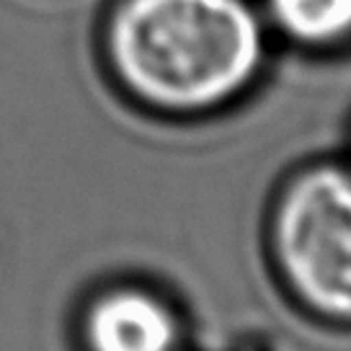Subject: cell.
<instances>
[{"mask_svg":"<svg viewBox=\"0 0 351 351\" xmlns=\"http://www.w3.org/2000/svg\"><path fill=\"white\" fill-rule=\"evenodd\" d=\"M90 52L104 83L155 117H204L248 96L271 55L258 0H101Z\"/></svg>","mask_w":351,"mask_h":351,"instance_id":"1","label":"cell"},{"mask_svg":"<svg viewBox=\"0 0 351 351\" xmlns=\"http://www.w3.org/2000/svg\"><path fill=\"white\" fill-rule=\"evenodd\" d=\"M274 245L307 307L351 320V171L315 165L297 176L279 199Z\"/></svg>","mask_w":351,"mask_h":351,"instance_id":"2","label":"cell"},{"mask_svg":"<svg viewBox=\"0 0 351 351\" xmlns=\"http://www.w3.org/2000/svg\"><path fill=\"white\" fill-rule=\"evenodd\" d=\"M77 351H176L178 320L160 295L134 282L96 287L75 313Z\"/></svg>","mask_w":351,"mask_h":351,"instance_id":"3","label":"cell"},{"mask_svg":"<svg viewBox=\"0 0 351 351\" xmlns=\"http://www.w3.org/2000/svg\"><path fill=\"white\" fill-rule=\"evenodd\" d=\"M271 39L305 52L351 47V0H258Z\"/></svg>","mask_w":351,"mask_h":351,"instance_id":"4","label":"cell"}]
</instances>
